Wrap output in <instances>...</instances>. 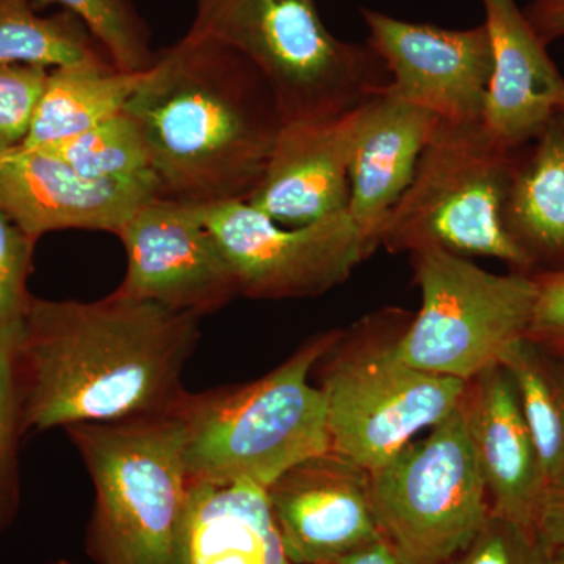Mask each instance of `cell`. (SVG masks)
I'll list each match as a JSON object with an SVG mask.
<instances>
[{
  "label": "cell",
  "instance_id": "1",
  "mask_svg": "<svg viewBox=\"0 0 564 564\" xmlns=\"http://www.w3.org/2000/svg\"><path fill=\"white\" fill-rule=\"evenodd\" d=\"M202 317L115 291L96 302L33 296L21 323L25 432L174 413Z\"/></svg>",
  "mask_w": 564,
  "mask_h": 564
},
{
  "label": "cell",
  "instance_id": "2",
  "mask_svg": "<svg viewBox=\"0 0 564 564\" xmlns=\"http://www.w3.org/2000/svg\"><path fill=\"white\" fill-rule=\"evenodd\" d=\"M124 111L139 126L162 198L199 207L248 202L284 126L261 70L191 31L158 52Z\"/></svg>",
  "mask_w": 564,
  "mask_h": 564
},
{
  "label": "cell",
  "instance_id": "3",
  "mask_svg": "<svg viewBox=\"0 0 564 564\" xmlns=\"http://www.w3.org/2000/svg\"><path fill=\"white\" fill-rule=\"evenodd\" d=\"M340 336L317 334L250 383L185 392L173 415L191 484L250 481L267 489L295 464L332 451L325 397L310 375Z\"/></svg>",
  "mask_w": 564,
  "mask_h": 564
},
{
  "label": "cell",
  "instance_id": "4",
  "mask_svg": "<svg viewBox=\"0 0 564 564\" xmlns=\"http://www.w3.org/2000/svg\"><path fill=\"white\" fill-rule=\"evenodd\" d=\"M191 32L223 41L261 70L284 122L344 117L391 84L369 44L329 32L315 0H196Z\"/></svg>",
  "mask_w": 564,
  "mask_h": 564
},
{
  "label": "cell",
  "instance_id": "5",
  "mask_svg": "<svg viewBox=\"0 0 564 564\" xmlns=\"http://www.w3.org/2000/svg\"><path fill=\"white\" fill-rule=\"evenodd\" d=\"M95 488L88 554L98 564H172L187 502L181 423L170 415L65 429Z\"/></svg>",
  "mask_w": 564,
  "mask_h": 564
},
{
  "label": "cell",
  "instance_id": "6",
  "mask_svg": "<svg viewBox=\"0 0 564 564\" xmlns=\"http://www.w3.org/2000/svg\"><path fill=\"white\" fill-rule=\"evenodd\" d=\"M411 318L391 310L367 317L322 359L332 451L369 473L454 413L466 388L400 358L397 343Z\"/></svg>",
  "mask_w": 564,
  "mask_h": 564
},
{
  "label": "cell",
  "instance_id": "7",
  "mask_svg": "<svg viewBox=\"0 0 564 564\" xmlns=\"http://www.w3.org/2000/svg\"><path fill=\"white\" fill-rule=\"evenodd\" d=\"M516 152L496 143L481 121L441 120L386 223L381 247L499 259L511 272L533 274L503 226Z\"/></svg>",
  "mask_w": 564,
  "mask_h": 564
},
{
  "label": "cell",
  "instance_id": "8",
  "mask_svg": "<svg viewBox=\"0 0 564 564\" xmlns=\"http://www.w3.org/2000/svg\"><path fill=\"white\" fill-rule=\"evenodd\" d=\"M411 263L422 304L397 343L404 362L469 381L527 337L536 300L533 274L486 272L437 248L411 252Z\"/></svg>",
  "mask_w": 564,
  "mask_h": 564
},
{
  "label": "cell",
  "instance_id": "9",
  "mask_svg": "<svg viewBox=\"0 0 564 564\" xmlns=\"http://www.w3.org/2000/svg\"><path fill=\"white\" fill-rule=\"evenodd\" d=\"M370 473L375 518L406 564H445L491 516L458 408Z\"/></svg>",
  "mask_w": 564,
  "mask_h": 564
},
{
  "label": "cell",
  "instance_id": "10",
  "mask_svg": "<svg viewBox=\"0 0 564 564\" xmlns=\"http://www.w3.org/2000/svg\"><path fill=\"white\" fill-rule=\"evenodd\" d=\"M204 223L231 263L240 296L296 300L323 295L370 258L348 210L285 228L247 202L202 207Z\"/></svg>",
  "mask_w": 564,
  "mask_h": 564
},
{
  "label": "cell",
  "instance_id": "11",
  "mask_svg": "<svg viewBox=\"0 0 564 564\" xmlns=\"http://www.w3.org/2000/svg\"><path fill=\"white\" fill-rule=\"evenodd\" d=\"M128 269L118 292L204 317L240 296L239 282L202 207L158 198L118 236Z\"/></svg>",
  "mask_w": 564,
  "mask_h": 564
},
{
  "label": "cell",
  "instance_id": "12",
  "mask_svg": "<svg viewBox=\"0 0 564 564\" xmlns=\"http://www.w3.org/2000/svg\"><path fill=\"white\" fill-rule=\"evenodd\" d=\"M369 46L388 69L386 91L443 121L484 120L492 73L486 25L454 31L362 9Z\"/></svg>",
  "mask_w": 564,
  "mask_h": 564
},
{
  "label": "cell",
  "instance_id": "13",
  "mask_svg": "<svg viewBox=\"0 0 564 564\" xmlns=\"http://www.w3.org/2000/svg\"><path fill=\"white\" fill-rule=\"evenodd\" d=\"M267 494L291 564L333 562L384 538L369 470L337 452L295 464Z\"/></svg>",
  "mask_w": 564,
  "mask_h": 564
},
{
  "label": "cell",
  "instance_id": "14",
  "mask_svg": "<svg viewBox=\"0 0 564 564\" xmlns=\"http://www.w3.org/2000/svg\"><path fill=\"white\" fill-rule=\"evenodd\" d=\"M158 198V181L88 180L40 148L10 150L0 170V209L36 242L65 229L118 237L137 210Z\"/></svg>",
  "mask_w": 564,
  "mask_h": 564
},
{
  "label": "cell",
  "instance_id": "15",
  "mask_svg": "<svg viewBox=\"0 0 564 564\" xmlns=\"http://www.w3.org/2000/svg\"><path fill=\"white\" fill-rule=\"evenodd\" d=\"M459 411L492 513L534 529L549 481L518 389L502 364L466 381Z\"/></svg>",
  "mask_w": 564,
  "mask_h": 564
},
{
  "label": "cell",
  "instance_id": "16",
  "mask_svg": "<svg viewBox=\"0 0 564 564\" xmlns=\"http://www.w3.org/2000/svg\"><path fill=\"white\" fill-rule=\"evenodd\" d=\"M441 118L386 90L351 111L348 214L370 254L381 247L386 223L413 181Z\"/></svg>",
  "mask_w": 564,
  "mask_h": 564
},
{
  "label": "cell",
  "instance_id": "17",
  "mask_svg": "<svg viewBox=\"0 0 564 564\" xmlns=\"http://www.w3.org/2000/svg\"><path fill=\"white\" fill-rule=\"evenodd\" d=\"M481 3L492 52L481 122L496 143L516 152L558 110L564 79L516 0Z\"/></svg>",
  "mask_w": 564,
  "mask_h": 564
},
{
  "label": "cell",
  "instance_id": "18",
  "mask_svg": "<svg viewBox=\"0 0 564 564\" xmlns=\"http://www.w3.org/2000/svg\"><path fill=\"white\" fill-rule=\"evenodd\" d=\"M351 111L321 121L284 122L248 204L285 228L348 210Z\"/></svg>",
  "mask_w": 564,
  "mask_h": 564
},
{
  "label": "cell",
  "instance_id": "19",
  "mask_svg": "<svg viewBox=\"0 0 564 564\" xmlns=\"http://www.w3.org/2000/svg\"><path fill=\"white\" fill-rule=\"evenodd\" d=\"M172 564H291L267 489L250 481L191 484Z\"/></svg>",
  "mask_w": 564,
  "mask_h": 564
},
{
  "label": "cell",
  "instance_id": "20",
  "mask_svg": "<svg viewBox=\"0 0 564 564\" xmlns=\"http://www.w3.org/2000/svg\"><path fill=\"white\" fill-rule=\"evenodd\" d=\"M503 226L533 274L564 270V110L516 152Z\"/></svg>",
  "mask_w": 564,
  "mask_h": 564
},
{
  "label": "cell",
  "instance_id": "21",
  "mask_svg": "<svg viewBox=\"0 0 564 564\" xmlns=\"http://www.w3.org/2000/svg\"><path fill=\"white\" fill-rule=\"evenodd\" d=\"M143 74L122 73L113 63L51 69L22 148L79 135L121 113Z\"/></svg>",
  "mask_w": 564,
  "mask_h": 564
},
{
  "label": "cell",
  "instance_id": "22",
  "mask_svg": "<svg viewBox=\"0 0 564 564\" xmlns=\"http://www.w3.org/2000/svg\"><path fill=\"white\" fill-rule=\"evenodd\" d=\"M111 63L73 13L40 17L32 0H0V65L66 66Z\"/></svg>",
  "mask_w": 564,
  "mask_h": 564
},
{
  "label": "cell",
  "instance_id": "23",
  "mask_svg": "<svg viewBox=\"0 0 564 564\" xmlns=\"http://www.w3.org/2000/svg\"><path fill=\"white\" fill-rule=\"evenodd\" d=\"M500 364L513 378L551 484L564 475V355L524 337Z\"/></svg>",
  "mask_w": 564,
  "mask_h": 564
},
{
  "label": "cell",
  "instance_id": "24",
  "mask_svg": "<svg viewBox=\"0 0 564 564\" xmlns=\"http://www.w3.org/2000/svg\"><path fill=\"white\" fill-rule=\"evenodd\" d=\"M95 181H158L137 122L126 111L69 139L40 147ZM159 182V181H158Z\"/></svg>",
  "mask_w": 564,
  "mask_h": 564
},
{
  "label": "cell",
  "instance_id": "25",
  "mask_svg": "<svg viewBox=\"0 0 564 564\" xmlns=\"http://www.w3.org/2000/svg\"><path fill=\"white\" fill-rule=\"evenodd\" d=\"M21 323H0V532L13 524L21 505L20 445L28 433L20 375Z\"/></svg>",
  "mask_w": 564,
  "mask_h": 564
},
{
  "label": "cell",
  "instance_id": "26",
  "mask_svg": "<svg viewBox=\"0 0 564 564\" xmlns=\"http://www.w3.org/2000/svg\"><path fill=\"white\" fill-rule=\"evenodd\" d=\"M58 3L87 28L122 73H147L155 63L150 25L132 0H41Z\"/></svg>",
  "mask_w": 564,
  "mask_h": 564
},
{
  "label": "cell",
  "instance_id": "27",
  "mask_svg": "<svg viewBox=\"0 0 564 564\" xmlns=\"http://www.w3.org/2000/svg\"><path fill=\"white\" fill-rule=\"evenodd\" d=\"M552 551L536 530L491 511L480 533L445 564H552Z\"/></svg>",
  "mask_w": 564,
  "mask_h": 564
},
{
  "label": "cell",
  "instance_id": "28",
  "mask_svg": "<svg viewBox=\"0 0 564 564\" xmlns=\"http://www.w3.org/2000/svg\"><path fill=\"white\" fill-rule=\"evenodd\" d=\"M50 70L0 65V150H17L28 140Z\"/></svg>",
  "mask_w": 564,
  "mask_h": 564
},
{
  "label": "cell",
  "instance_id": "29",
  "mask_svg": "<svg viewBox=\"0 0 564 564\" xmlns=\"http://www.w3.org/2000/svg\"><path fill=\"white\" fill-rule=\"evenodd\" d=\"M36 240L0 209V323L21 322L33 302L28 282Z\"/></svg>",
  "mask_w": 564,
  "mask_h": 564
},
{
  "label": "cell",
  "instance_id": "30",
  "mask_svg": "<svg viewBox=\"0 0 564 564\" xmlns=\"http://www.w3.org/2000/svg\"><path fill=\"white\" fill-rule=\"evenodd\" d=\"M533 276L536 300L527 337L564 355V270Z\"/></svg>",
  "mask_w": 564,
  "mask_h": 564
},
{
  "label": "cell",
  "instance_id": "31",
  "mask_svg": "<svg viewBox=\"0 0 564 564\" xmlns=\"http://www.w3.org/2000/svg\"><path fill=\"white\" fill-rule=\"evenodd\" d=\"M534 530L549 547H564V475L547 485Z\"/></svg>",
  "mask_w": 564,
  "mask_h": 564
},
{
  "label": "cell",
  "instance_id": "32",
  "mask_svg": "<svg viewBox=\"0 0 564 564\" xmlns=\"http://www.w3.org/2000/svg\"><path fill=\"white\" fill-rule=\"evenodd\" d=\"M524 13L545 46L564 39V0H533Z\"/></svg>",
  "mask_w": 564,
  "mask_h": 564
},
{
  "label": "cell",
  "instance_id": "33",
  "mask_svg": "<svg viewBox=\"0 0 564 564\" xmlns=\"http://www.w3.org/2000/svg\"><path fill=\"white\" fill-rule=\"evenodd\" d=\"M323 564H406V562L386 538H380L373 543L356 549L350 554Z\"/></svg>",
  "mask_w": 564,
  "mask_h": 564
},
{
  "label": "cell",
  "instance_id": "34",
  "mask_svg": "<svg viewBox=\"0 0 564 564\" xmlns=\"http://www.w3.org/2000/svg\"><path fill=\"white\" fill-rule=\"evenodd\" d=\"M552 564H564V547L552 551Z\"/></svg>",
  "mask_w": 564,
  "mask_h": 564
},
{
  "label": "cell",
  "instance_id": "35",
  "mask_svg": "<svg viewBox=\"0 0 564 564\" xmlns=\"http://www.w3.org/2000/svg\"><path fill=\"white\" fill-rule=\"evenodd\" d=\"M7 154L9 151L0 150V170H2L3 162H6Z\"/></svg>",
  "mask_w": 564,
  "mask_h": 564
},
{
  "label": "cell",
  "instance_id": "36",
  "mask_svg": "<svg viewBox=\"0 0 564 564\" xmlns=\"http://www.w3.org/2000/svg\"><path fill=\"white\" fill-rule=\"evenodd\" d=\"M47 564H74V563L68 562V560H55V562H51Z\"/></svg>",
  "mask_w": 564,
  "mask_h": 564
},
{
  "label": "cell",
  "instance_id": "37",
  "mask_svg": "<svg viewBox=\"0 0 564 564\" xmlns=\"http://www.w3.org/2000/svg\"><path fill=\"white\" fill-rule=\"evenodd\" d=\"M558 109L564 110V91H563L562 98H560Z\"/></svg>",
  "mask_w": 564,
  "mask_h": 564
}]
</instances>
